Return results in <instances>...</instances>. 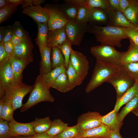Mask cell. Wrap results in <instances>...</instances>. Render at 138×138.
I'll return each instance as SVG.
<instances>
[{
	"instance_id": "obj_1",
	"label": "cell",
	"mask_w": 138,
	"mask_h": 138,
	"mask_svg": "<svg viewBox=\"0 0 138 138\" xmlns=\"http://www.w3.org/2000/svg\"><path fill=\"white\" fill-rule=\"evenodd\" d=\"M88 32L94 34L101 45L121 47L122 40L128 39L123 27L109 25L100 26L88 24Z\"/></svg>"
},
{
	"instance_id": "obj_2",
	"label": "cell",
	"mask_w": 138,
	"mask_h": 138,
	"mask_svg": "<svg viewBox=\"0 0 138 138\" xmlns=\"http://www.w3.org/2000/svg\"><path fill=\"white\" fill-rule=\"evenodd\" d=\"M122 66L96 60L91 79L85 89L89 93L106 82L120 70Z\"/></svg>"
},
{
	"instance_id": "obj_3",
	"label": "cell",
	"mask_w": 138,
	"mask_h": 138,
	"mask_svg": "<svg viewBox=\"0 0 138 138\" xmlns=\"http://www.w3.org/2000/svg\"><path fill=\"white\" fill-rule=\"evenodd\" d=\"M50 88L45 84L41 75H38L27 101L20 108L21 111L24 112L41 102H53L54 98L50 93Z\"/></svg>"
},
{
	"instance_id": "obj_4",
	"label": "cell",
	"mask_w": 138,
	"mask_h": 138,
	"mask_svg": "<svg viewBox=\"0 0 138 138\" xmlns=\"http://www.w3.org/2000/svg\"><path fill=\"white\" fill-rule=\"evenodd\" d=\"M90 52L96 60L120 65V61L124 53L118 51L115 47L101 44L91 47Z\"/></svg>"
},
{
	"instance_id": "obj_5",
	"label": "cell",
	"mask_w": 138,
	"mask_h": 138,
	"mask_svg": "<svg viewBox=\"0 0 138 138\" xmlns=\"http://www.w3.org/2000/svg\"><path fill=\"white\" fill-rule=\"evenodd\" d=\"M33 86L27 85L22 82L13 84L6 91L4 97L10 100L14 111L22 106L24 97L31 93Z\"/></svg>"
},
{
	"instance_id": "obj_6",
	"label": "cell",
	"mask_w": 138,
	"mask_h": 138,
	"mask_svg": "<svg viewBox=\"0 0 138 138\" xmlns=\"http://www.w3.org/2000/svg\"><path fill=\"white\" fill-rule=\"evenodd\" d=\"M135 82L123 66H122L119 72L106 82L111 84L115 88L117 99H118L133 86Z\"/></svg>"
},
{
	"instance_id": "obj_7",
	"label": "cell",
	"mask_w": 138,
	"mask_h": 138,
	"mask_svg": "<svg viewBox=\"0 0 138 138\" xmlns=\"http://www.w3.org/2000/svg\"><path fill=\"white\" fill-rule=\"evenodd\" d=\"M43 7L49 16L47 22L49 30L65 27L69 21L62 11L60 5L47 4Z\"/></svg>"
},
{
	"instance_id": "obj_8",
	"label": "cell",
	"mask_w": 138,
	"mask_h": 138,
	"mask_svg": "<svg viewBox=\"0 0 138 138\" xmlns=\"http://www.w3.org/2000/svg\"><path fill=\"white\" fill-rule=\"evenodd\" d=\"M9 57L0 63V100L4 98L6 91L14 82V73L9 61Z\"/></svg>"
},
{
	"instance_id": "obj_9",
	"label": "cell",
	"mask_w": 138,
	"mask_h": 138,
	"mask_svg": "<svg viewBox=\"0 0 138 138\" xmlns=\"http://www.w3.org/2000/svg\"><path fill=\"white\" fill-rule=\"evenodd\" d=\"M68 40L72 45H79L85 34L88 32V24H79L75 21H69L65 26Z\"/></svg>"
},
{
	"instance_id": "obj_10",
	"label": "cell",
	"mask_w": 138,
	"mask_h": 138,
	"mask_svg": "<svg viewBox=\"0 0 138 138\" xmlns=\"http://www.w3.org/2000/svg\"><path fill=\"white\" fill-rule=\"evenodd\" d=\"M70 61L82 83L88 74L89 68V62L86 56L80 52L73 49Z\"/></svg>"
},
{
	"instance_id": "obj_11",
	"label": "cell",
	"mask_w": 138,
	"mask_h": 138,
	"mask_svg": "<svg viewBox=\"0 0 138 138\" xmlns=\"http://www.w3.org/2000/svg\"><path fill=\"white\" fill-rule=\"evenodd\" d=\"M33 47L31 39L29 35L21 43L14 45L12 56L31 62L33 61Z\"/></svg>"
},
{
	"instance_id": "obj_12",
	"label": "cell",
	"mask_w": 138,
	"mask_h": 138,
	"mask_svg": "<svg viewBox=\"0 0 138 138\" xmlns=\"http://www.w3.org/2000/svg\"><path fill=\"white\" fill-rule=\"evenodd\" d=\"M102 116L98 112L89 111L81 114L78 117L77 124L84 131L89 130L102 124Z\"/></svg>"
},
{
	"instance_id": "obj_13",
	"label": "cell",
	"mask_w": 138,
	"mask_h": 138,
	"mask_svg": "<svg viewBox=\"0 0 138 138\" xmlns=\"http://www.w3.org/2000/svg\"><path fill=\"white\" fill-rule=\"evenodd\" d=\"M9 124L10 134L12 137L18 136H33L36 134L33 131L31 122L20 123L17 121L13 118L9 122Z\"/></svg>"
},
{
	"instance_id": "obj_14",
	"label": "cell",
	"mask_w": 138,
	"mask_h": 138,
	"mask_svg": "<svg viewBox=\"0 0 138 138\" xmlns=\"http://www.w3.org/2000/svg\"><path fill=\"white\" fill-rule=\"evenodd\" d=\"M22 13L32 18L35 22L47 23L48 15L40 5H32L23 8Z\"/></svg>"
},
{
	"instance_id": "obj_15",
	"label": "cell",
	"mask_w": 138,
	"mask_h": 138,
	"mask_svg": "<svg viewBox=\"0 0 138 138\" xmlns=\"http://www.w3.org/2000/svg\"><path fill=\"white\" fill-rule=\"evenodd\" d=\"M107 12L109 17L107 25L123 28L135 26L127 20L123 13L120 11L109 9Z\"/></svg>"
},
{
	"instance_id": "obj_16",
	"label": "cell",
	"mask_w": 138,
	"mask_h": 138,
	"mask_svg": "<svg viewBox=\"0 0 138 138\" xmlns=\"http://www.w3.org/2000/svg\"><path fill=\"white\" fill-rule=\"evenodd\" d=\"M47 47L52 49L57 47L67 39L65 27L52 31L49 30Z\"/></svg>"
},
{
	"instance_id": "obj_17",
	"label": "cell",
	"mask_w": 138,
	"mask_h": 138,
	"mask_svg": "<svg viewBox=\"0 0 138 138\" xmlns=\"http://www.w3.org/2000/svg\"><path fill=\"white\" fill-rule=\"evenodd\" d=\"M9 61L14 73V83L22 82L23 72L30 62L27 60L17 58L13 56L10 57Z\"/></svg>"
},
{
	"instance_id": "obj_18",
	"label": "cell",
	"mask_w": 138,
	"mask_h": 138,
	"mask_svg": "<svg viewBox=\"0 0 138 138\" xmlns=\"http://www.w3.org/2000/svg\"><path fill=\"white\" fill-rule=\"evenodd\" d=\"M88 23L90 24H104L107 25L109 17L107 12L99 8H93L89 11Z\"/></svg>"
},
{
	"instance_id": "obj_19",
	"label": "cell",
	"mask_w": 138,
	"mask_h": 138,
	"mask_svg": "<svg viewBox=\"0 0 138 138\" xmlns=\"http://www.w3.org/2000/svg\"><path fill=\"white\" fill-rule=\"evenodd\" d=\"M52 49L46 47L40 52V74L43 75L50 72L52 70L51 59Z\"/></svg>"
},
{
	"instance_id": "obj_20",
	"label": "cell",
	"mask_w": 138,
	"mask_h": 138,
	"mask_svg": "<svg viewBox=\"0 0 138 138\" xmlns=\"http://www.w3.org/2000/svg\"><path fill=\"white\" fill-rule=\"evenodd\" d=\"M138 94V82L134 84L120 98L117 99L114 109L117 113L122 106L126 104Z\"/></svg>"
},
{
	"instance_id": "obj_21",
	"label": "cell",
	"mask_w": 138,
	"mask_h": 138,
	"mask_svg": "<svg viewBox=\"0 0 138 138\" xmlns=\"http://www.w3.org/2000/svg\"><path fill=\"white\" fill-rule=\"evenodd\" d=\"M101 122L102 124L108 127L110 130H120L123 125V122L119 120L118 114L114 109L102 116Z\"/></svg>"
},
{
	"instance_id": "obj_22",
	"label": "cell",
	"mask_w": 138,
	"mask_h": 138,
	"mask_svg": "<svg viewBox=\"0 0 138 138\" xmlns=\"http://www.w3.org/2000/svg\"><path fill=\"white\" fill-rule=\"evenodd\" d=\"M110 132V130L108 127L102 124L97 127L84 131L79 138L93 137L96 138H109Z\"/></svg>"
},
{
	"instance_id": "obj_23",
	"label": "cell",
	"mask_w": 138,
	"mask_h": 138,
	"mask_svg": "<svg viewBox=\"0 0 138 138\" xmlns=\"http://www.w3.org/2000/svg\"><path fill=\"white\" fill-rule=\"evenodd\" d=\"M74 3L83 5L90 10L95 8H99L107 12L110 8L107 0H67Z\"/></svg>"
},
{
	"instance_id": "obj_24",
	"label": "cell",
	"mask_w": 138,
	"mask_h": 138,
	"mask_svg": "<svg viewBox=\"0 0 138 138\" xmlns=\"http://www.w3.org/2000/svg\"><path fill=\"white\" fill-rule=\"evenodd\" d=\"M38 27V33L35 39L40 53L47 46L48 32L49 31L47 23L36 22Z\"/></svg>"
},
{
	"instance_id": "obj_25",
	"label": "cell",
	"mask_w": 138,
	"mask_h": 138,
	"mask_svg": "<svg viewBox=\"0 0 138 138\" xmlns=\"http://www.w3.org/2000/svg\"><path fill=\"white\" fill-rule=\"evenodd\" d=\"M130 44L127 51L124 52L120 62L121 66L138 62V47L130 40Z\"/></svg>"
},
{
	"instance_id": "obj_26",
	"label": "cell",
	"mask_w": 138,
	"mask_h": 138,
	"mask_svg": "<svg viewBox=\"0 0 138 138\" xmlns=\"http://www.w3.org/2000/svg\"><path fill=\"white\" fill-rule=\"evenodd\" d=\"M60 5L63 13L69 21H75L78 12V4L71 2L67 0Z\"/></svg>"
},
{
	"instance_id": "obj_27",
	"label": "cell",
	"mask_w": 138,
	"mask_h": 138,
	"mask_svg": "<svg viewBox=\"0 0 138 138\" xmlns=\"http://www.w3.org/2000/svg\"><path fill=\"white\" fill-rule=\"evenodd\" d=\"M127 20L135 26H138V0H130V4L123 13Z\"/></svg>"
},
{
	"instance_id": "obj_28",
	"label": "cell",
	"mask_w": 138,
	"mask_h": 138,
	"mask_svg": "<svg viewBox=\"0 0 138 138\" xmlns=\"http://www.w3.org/2000/svg\"><path fill=\"white\" fill-rule=\"evenodd\" d=\"M51 88L63 93L71 90L66 72L60 75L52 84Z\"/></svg>"
},
{
	"instance_id": "obj_29",
	"label": "cell",
	"mask_w": 138,
	"mask_h": 138,
	"mask_svg": "<svg viewBox=\"0 0 138 138\" xmlns=\"http://www.w3.org/2000/svg\"><path fill=\"white\" fill-rule=\"evenodd\" d=\"M52 121L49 117L43 118H36L31 122L34 131L36 133L46 132L49 129Z\"/></svg>"
},
{
	"instance_id": "obj_30",
	"label": "cell",
	"mask_w": 138,
	"mask_h": 138,
	"mask_svg": "<svg viewBox=\"0 0 138 138\" xmlns=\"http://www.w3.org/2000/svg\"><path fill=\"white\" fill-rule=\"evenodd\" d=\"M68 125L61 119H55L52 121L49 129L45 133L53 138L64 131L68 126Z\"/></svg>"
},
{
	"instance_id": "obj_31",
	"label": "cell",
	"mask_w": 138,
	"mask_h": 138,
	"mask_svg": "<svg viewBox=\"0 0 138 138\" xmlns=\"http://www.w3.org/2000/svg\"><path fill=\"white\" fill-rule=\"evenodd\" d=\"M66 70L65 66H62L52 69L49 73L40 75L45 84L51 88V85L57 77L62 73L66 72Z\"/></svg>"
},
{
	"instance_id": "obj_32",
	"label": "cell",
	"mask_w": 138,
	"mask_h": 138,
	"mask_svg": "<svg viewBox=\"0 0 138 138\" xmlns=\"http://www.w3.org/2000/svg\"><path fill=\"white\" fill-rule=\"evenodd\" d=\"M84 131L77 124L73 126H68L62 132L53 138H79Z\"/></svg>"
},
{
	"instance_id": "obj_33",
	"label": "cell",
	"mask_w": 138,
	"mask_h": 138,
	"mask_svg": "<svg viewBox=\"0 0 138 138\" xmlns=\"http://www.w3.org/2000/svg\"><path fill=\"white\" fill-rule=\"evenodd\" d=\"M138 108V94L133 99L129 101L118 114L120 121H123L126 116L129 113Z\"/></svg>"
},
{
	"instance_id": "obj_34",
	"label": "cell",
	"mask_w": 138,
	"mask_h": 138,
	"mask_svg": "<svg viewBox=\"0 0 138 138\" xmlns=\"http://www.w3.org/2000/svg\"><path fill=\"white\" fill-rule=\"evenodd\" d=\"M51 57L52 69L62 66H65L64 56L61 50L57 47L52 48Z\"/></svg>"
},
{
	"instance_id": "obj_35",
	"label": "cell",
	"mask_w": 138,
	"mask_h": 138,
	"mask_svg": "<svg viewBox=\"0 0 138 138\" xmlns=\"http://www.w3.org/2000/svg\"><path fill=\"white\" fill-rule=\"evenodd\" d=\"M71 90L82 83L76 70L70 61L68 66L66 72Z\"/></svg>"
},
{
	"instance_id": "obj_36",
	"label": "cell",
	"mask_w": 138,
	"mask_h": 138,
	"mask_svg": "<svg viewBox=\"0 0 138 138\" xmlns=\"http://www.w3.org/2000/svg\"><path fill=\"white\" fill-rule=\"evenodd\" d=\"M3 98L4 103L2 110L0 111V119L9 122L13 118L14 110L9 99L7 98Z\"/></svg>"
},
{
	"instance_id": "obj_37",
	"label": "cell",
	"mask_w": 138,
	"mask_h": 138,
	"mask_svg": "<svg viewBox=\"0 0 138 138\" xmlns=\"http://www.w3.org/2000/svg\"><path fill=\"white\" fill-rule=\"evenodd\" d=\"M72 45L70 42L67 39L62 44L57 47L61 50L64 56L65 66L67 69L68 66L71 54L73 50Z\"/></svg>"
},
{
	"instance_id": "obj_38",
	"label": "cell",
	"mask_w": 138,
	"mask_h": 138,
	"mask_svg": "<svg viewBox=\"0 0 138 138\" xmlns=\"http://www.w3.org/2000/svg\"><path fill=\"white\" fill-rule=\"evenodd\" d=\"M88 13L89 10L86 7L78 4V14L75 22L80 24H87L88 23Z\"/></svg>"
},
{
	"instance_id": "obj_39",
	"label": "cell",
	"mask_w": 138,
	"mask_h": 138,
	"mask_svg": "<svg viewBox=\"0 0 138 138\" xmlns=\"http://www.w3.org/2000/svg\"><path fill=\"white\" fill-rule=\"evenodd\" d=\"M17 6L9 4L6 7L0 9V24L8 19L16 10Z\"/></svg>"
},
{
	"instance_id": "obj_40",
	"label": "cell",
	"mask_w": 138,
	"mask_h": 138,
	"mask_svg": "<svg viewBox=\"0 0 138 138\" xmlns=\"http://www.w3.org/2000/svg\"><path fill=\"white\" fill-rule=\"evenodd\" d=\"M123 28L128 38L138 47V26Z\"/></svg>"
},
{
	"instance_id": "obj_41",
	"label": "cell",
	"mask_w": 138,
	"mask_h": 138,
	"mask_svg": "<svg viewBox=\"0 0 138 138\" xmlns=\"http://www.w3.org/2000/svg\"><path fill=\"white\" fill-rule=\"evenodd\" d=\"M122 66H123L135 81L138 82V62Z\"/></svg>"
},
{
	"instance_id": "obj_42",
	"label": "cell",
	"mask_w": 138,
	"mask_h": 138,
	"mask_svg": "<svg viewBox=\"0 0 138 138\" xmlns=\"http://www.w3.org/2000/svg\"><path fill=\"white\" fill-rule=\"evenodd\" d=\"M9 122L0 119V138H12Z\"/></svg>"
},
{
	"instance_id": "obj_43",
	"label": "cell",
	"mask_w": 138,
	"mask_h": 138,
	"mask_svg": "<svg viewBox=\"0 0 138 138\" xmlns=\"http://www.w3.org/2000/svg\"><path fill=\"white\" fill-rule=\"evenodd\" d=\"M13 26L15 33L18 37L24 39L29 35L28 32L24 29L19 22L15 21Z\"/></svg>"
},
{
	"instance_id": "obj_44",
	"label": "cell",
	"mask_w": 138,
	"mask_h": 138,
	"mask_svg": "<svg viewBox=\"0 0 138 138\" xmlns=\"http://www.w3.org/2000/svg\"><path fill=\"white\" fill-rule=\"evenodd\" d=\"M6 30L2 39L0 42L5 43L11 40L14 32L13 25L6 26Z\"/></svg>"
},
{
	"instance_id": "obj_45",
	"label": "cell",
	"mask_w": 138,
	"mask_h": 138,
	"mask_svg": "<svg viewBox=\"0 0 138 138\" xmlns=\"http://www.w3.org/2000/svg\"><path fill=\"white\" fill-rule=\"evenodd\" d=\"M10 57L5 50L4 43L0 42V63Z\"/></svg>"
},
{
	"instance_id": "obj_46",
	"label": "cell",
	"mask_w": 138,
	"mask_h": 138,
	"mask_svg": "<svg viewBox=\"0 0 138 138\" xmlns=\"http://www.w3.org/2000/svg\"><path fill=\"white\" fill-rule=\"evenodd\" d=\"M5 50L10 56H12L14 51V45L10 41L4 43Z\"/></svg>"
},
{
	"instance_id": "obj_47",
	"label": "cell",
	"mask_w": 138,
	"mask_h": 138,
	"mask_svg": "<svg viewBox=\"0 0 138 138\" xmlns=\"http://www.w3.org/2000/svg\"><path fill=\"white\" fill-rule=\"evenodd\" d=\"M110 9L120 10L119 0H107Z\"/></svg>"
},
{
	"instance_id": "obj_48",
	"label": "cell",
	"mask_w": 138,
	"mask_h": 138,
	"mask_svg": "<svg viewBox=\"0 0 138 138\" xmlns=\"http://www.w3.org/2000/svg\"><path fill=\"white\" fill-rule=\"evenodd\" d=\"M130 0H119L120 10L123 13L129 5Z\"/></svg>"
},
{
	"instance_id": "obj_49",
	"label": "cell",
	"mask_w": 138,
	"mask_h": 138,
	"mask_svg": "<svg viewBox=\"0 0 138 138\" xmlns=\"http://www.w3.org/2000/svg\"><path fill=\"white\" fill-rule=\"evenodd\" d=\"M25 38L22 39L18 37L16 35L14 32L11 41L14 45L21 43L23 41Z\"/></svg>"
},
{
	"instance_id": "obj_50",
	"label": "cell",
	"mask_w": 138,
	"mask_h": 138,
	"mask_svg": "<svg viewBox=\"0 0 138 138\" xmlns=\"http://www.w3.org/2000/svg\"><path fill=\"white\" fill-rule=\"evenodd\" d=\"M119 131L110 130L109 138H123L120 133Z\"/></svg>"
},
{
	"instance_id": "obj_51",
	"label": "cell",
	"mask_w": 138,
	"mask_h": 138,
	"mask_svg": "<svg viewBox=\"0 0 138 138\" xmlns=\"http://www.w3.org/2000/svg\"><path fill=\"white\" fill-rule=\"evenodd\" d=\"M32 138H53L48 134L45 132L36 133L34 135L32 136Z\"/></svg>"
},
{
	"instance_id": "obj_52",
	"label": "cell",
	"mask_w": 138,
	"mask_h": 138,
	"mask_svg": "<svg viewBox=\"0 0 138 138\" xmlns=\"http://www.w3.org/2000/svg\"><path fill=\"white\" fill-rule=\"evenodd\" d=\"M9 4L18 6L22 5L23 3L24 0H7Z\"/></svg>"
},
{
	"instance_id": "obj_53",
	"label": "cell",
	"mask_w": 138,
	"mask_h": 138,
	"mask_svg": "<svg viewBox=\"0 0 138 138\" xmlns=\"http://www.w3.org/2000/svg\"><path fill=\"white\" fill-rule=\"evenodd\" d=\"M9 4L7 0H0V8H4Z\"/></svg>"
},
{
	"instance_id": "obj_54",
	"label": "cell",
	"mask_w": 138,
	"mask_h": 138,
	"mask_svg": "<svg viewBox=\"0 0 138 138\" xmlns=\"http://www.w3.org/2000/svg\"><path fill=\"white\" fill-rule=\"evenodd\" d=\"M6 27L1 26L0 27V42H1L4 34Z\"/></svg>"
},
{
	"instance_id": "obj_55",
	"label": "cell",
	"mask_w": 138,
	"mask_h": 138,
	"mask_svg": "<svg viewBox=\"0 0 138 138\" xmlns=\"http://www.w3.org/2000/svg\"><path fill=\"white\" fill-rule=\"evenodd\" d=\"M32 136H14L12 138H32Z\"/></svg>"
},
{
	"instance_id": "obj_56",
	"label": "cell",
	"mask_w": 138,
	"mask_h": 138,
	"mask_svg": "<svg viewBox=\"0 0 138 138\" xmlns=\"http://www.w3.org/2000/svg\"><path fill=\"white\" fill-rule=\"evenodd\" d=\"M4 103V101L3 98L0 100V111L2 110Z\"/></svg>"
},
{
	"instance_id": "obj_57",
	"label": "cell",
	"mask_w": 138,
	"mask_h": 138,
	"mask_svg": "<svg viewBox=\"0 0 138 138\" xmlns=\"http://www.w3.org/2000/svg\"><path fill=\"white\" fill-rule=\"evenodd\" d=\"M132 112L138 117V108L135 109Z\"/></svg>"
},
{
	"instance_id": "obj_58",
	"label": "cell",
	"mask_w": 138,
	"mask_h": 138,
	"mask_svg": "<svg viewBox=\"0 0 138 138\" xmlns=\"http://www.w3.org/2000/svg\"><path fill=\"white\" fill-rule=\"evenodd\" d=\"M79 138H96L95 137H82Z\"/></svg>"
},
{
	"instance_id": "obj_59",
	"label": "cell",
	"mask_w": 138,
	"mask_h": 138,
	"mask_svg": "<svg viewBox=\"0 0 138 138\" xmlns=\"http://www.w3.org/2000/svg\"><path fill=\"white\" fill-rule=\"evenodd\" d=\"M79 138L77 137H76V138Z\"/></svg>"
},
{
	"instance_id": "obj_60",
	"label": "cell",
	"mask_w": 138,
	"mask_h": 138,
	"mask_svg": "<svg viewBox=\"0 0 138 138\" xmlns=\"http://www.w3.org/2000/svg\"></svg>"
}]
</instances>
